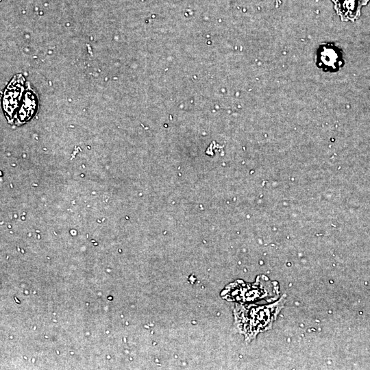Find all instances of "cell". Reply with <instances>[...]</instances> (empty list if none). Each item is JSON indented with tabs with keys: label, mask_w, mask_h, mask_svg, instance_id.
Here are the masks:
<instances>
[{
	"label": "cell",
	"mask_w": 370,
	"mask_h": 370,
	"mask_svg": "<svg viewBox=\"0 0 370 370\" xmlns=\"http://www.w3.org/2000/svg\"><path fill=\"white\" fill-rule=\"evenodd\" d=\"M286 296L273 304L257 306L254 305H236L234 310L236 325L247 341L271 328L278 313L285 304Z\"/></svg>",
	"instance_id": "cell-1"
},
{
	"label": "cell",
	"mask_w": 370,
	"mask_h": 370,
	"mask_svg": "<svg viewBox=\"0 0 370 370\" xmlns=\"http://www.w3.org/2000/svg\"><path fill=\"white\" fill-rule=\"evenodd\" d=\"M278 284L270 281L264 275H259L254 284L238 280L229 284L221 293L224 299L241 303L260 299L273 301L278 298Z\"/></svg>",
	"instance_id": "cell-2"
},
{
	"label": "cell",
	"mask_w": 370,
	"mask_h": 370,
	"mask_svg": "<svg viewBox=\"0 0 370 370\" xmlns=\"http://www.w3.org/2000/svg\"><path fill=\"white\" fill-rule=\"evenodd\" d=\"M25 88V78L21 74H17L4 89L1 99L2 109L10 124L15 122L16 114L23 102Z\"/></svg>",
	"instance_id": "cell-3"
},
{
	"label": "cell",
	"mask_w": 370,
	"mask_h": 370,
	"mask_svg": "<svg viewBox=\"0 0 370 370\" xmlns=\"http://www.w3.org/2000/svg\"><path fill=\"white\" fill-rule=\"evenodd\" d=\"M334 9L342 21H355L361 14V8L369 0H332Z\"/></svg>",
	"instance_id": "cell-4"
},
{
	"label": "cell",
	"mask_w": 370,
	"mask_h": 370,
	"mask_svg": "<svg viewBox=\"0 0 370 370\" xmlns=\"http://www.w3.org/2000/svg\"><path fill=\"white\" fill-rule=\"evenodd\" d=\"M38 99L34 90L27 86L22 104L16 114L14 123L21 125L33 118L38 110Z\"/></svg>",
	"instance_id": "cell-5"
},
{
	"label": "cell",
	"mask_w": 370,
	"mask_h": 370,
	"mask_svg": "<svg viewBox=\"0 0 370 370\" xmlns=\"http://www.w3.org/2000/svg\"><path fill=\"white\" fill-rule=\"evenodd\" d=\"M321 60L325 65L332 66L338 61V54L331 48H325L321 53Z\"/></svg>",
	"instance_id": "cell-6"
}]
</instances>
